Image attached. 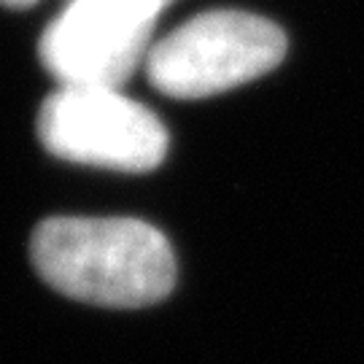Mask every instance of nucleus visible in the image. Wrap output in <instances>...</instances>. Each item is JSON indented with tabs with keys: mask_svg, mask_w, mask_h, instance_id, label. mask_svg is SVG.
Here are the masks:
<instances>
[{
	"mask_svg": "<svg viewBox=\"0 0 364 364\" xmlns=\"http://www.w3.org/2000/svg\"><path fill=\"white\" fill-rule=\"evenodd\" d=\"M30 259L54 291L100 308H146L176 287L173 246L138 219H46L33 232Z\"/></svg>",
	"mask_w": 364,
	"mask_h": 364,
	"instance_id": "nucleus-1",
	"label": "nucleus"
},
{
	"mask_svg": "<svg viewBox=\"0 0 364 364\" xmlns=\"http://www.w3.org/2000/svg\"><path fill=\"white\" fill-rule=\"evenodd\" d=\"M287 36L270 19L246 11H208L154 41L146 57L151 87L168 97H210L273 70Z\"/></svg>",
	"mask_w": 364,
	"mask_h": 364,
	"instance_id": "nucleus-2",
	"label": "nucleus"
},
{
	"mask_svg": "<svg viewBox=\"0 0 364 364\" xmlns=\"http://www.w3.org/2000/svg\"><path fill=\"white\" fill-rule=\"evenodd\" d=\"M49 154L95 168L146 173L168 154V130L154 111L117 87H60L38 114Z\"/></svg>",
	"mask_w": 364,
	"mask_h": 364,
	"instance_id": "nucleus-3",
	"label": "nucleus"
},
{
	"mask_svg": "<svg viewBox=\"0 0 364 364\" xmlns=\"http://www.w3.org/2000/svg\"><path fill=\"white\" fill-rule=\"evenodd\" d=\"M162 0H68L41 38V63L63 87H122L146 63Z\"/></svg>",
	"mask_w": 364,
	"mask_h": 364,
	"instance_id": "nucleus-4",
	"label": "nucleus"
},
{
	"mask_svg": "<svg viewBox=\"0 0 364 364\" xmlns=\"http://www.w3.org/2000/svg\"><path fill=\"white\" fill-rule=\"evenodd\" d=\"M0 3H6V6H11V9H25V6H33L36 0H0Z\"/></svg>",
	"mask_w": 364,
	"mask_h": 364,
	"instance_id": "nucleus-5",
	"label": "nucleus"
},
{
	"mask_svg": "<svg viewBox=\"0 0 364 364\" xmlns=\"http://www.w3.org/2000/svg\"><path fill=\"white\" fill-rule=\"evenodd\" d=\"M168 3H170V0H165V6H168Z\"/></svg>",
	"mask_w": 364,
	"mask_h": 364,
	"instance_id": "nucleus-6",
	"label": "nucleus"
}]
</instances>
